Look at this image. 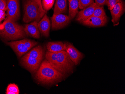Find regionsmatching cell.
I'll use <instances>...</instances> for the list:
<instances>
[{
	"instance_id": "cell-22",
	"label": "cell",
	"mask_w": 125,
	"mask_h": 94,
	"mask_svg": "<svg viewBox=\"0 0 125 94\" xmlns=\"http://www.w3.org/2000/svg\"><path fill=\"white\" fill-rule=\"evenodd\" d=\"M22 41H23L25 45L27 47L28 49H29V50L32 48L33 47L37 45L38 44V43L37 42L34 41L29 40V39H25L22 40Z\"/></svg>"
},
{
	"instance_id": "cell-5",
	"label": "cell",
	"mask_w": 125,
	"mask_h": 94,
	"mask_svg": "<svg viewBox=\"0 0 125 94\" xmlns=\"http://www.w3.org/2000/svg\"><path fill=\"white\" fill-rule=\"evenodd\" d=\"M6 18L17 21L20 16L19 0H6Z\"/></svg>"
},
{
	"instance_id": "cell-13",
	"label": "cell",
	"mask_w": 125,
	"mask_h": 94,
	"mask_svg": "<svg viewBox=\"0 0 125 94\" xmlns=\"http://www.w3.org/2000/svg\"><path fill=\"white\" fill-rule=\"evenodd\" d=\"M38 26L41 35L45 37H49L51 27L50 21L46 14L38 22Z\"/></svg>"
},
{
	"instance_id": "cell-17",
	"label": "cell",
	"mask_w": 125,
	"mask_h": 94,
	"mask_svg": "<svg viewBox=\"0 0 125 94\" xmlns=\"http://www.w3.org/2000/svg\"><path fill=\"white\" fill-rule=\"evenodd\" d=\"M69 2V17L71 20L73 19L77 15L79 8V0H71Z\"/></svg>"
},
{
	"instance_id": "cell-15",
	"label": "cell",
	"mask_w": 125,
	"mask_h": 94,
	"mask_svg": "<svg viewBox=\"0 0 125 94\" xmlns=\"http://www.w3.org/2000/svg\"><path fill=\"white\" fill-rule=\"evenodd\" d=\"M48 51L52 52H59L66 50V43L60 41L49 42L47 45Z\"/></svg>"
},
{
	"instance_id": "cell-9",
	"label": "cell",
	"mask_w": 125,
	"mask_h": 94,
	"mask_svg": "<svg viewBox=\"0 0 125 94\" xmlns=\"http://www.w3.org/2000/svg\"><path fill=\"white\" fill-rule=\"evenodd\" d=\"M110 11L112 23L114 25H118L121 16L125 12V5L123 0L116 3Z\"/></svg>"
},
{
	"instance_id": "cell-14",
	"label": "cell",
	"mask_w": 125,
	"mask_h": 94,
	"mask_svg": "<svg viewBox=\"0 0 125 94\" xmlns=\"http://www.w3.org/2000/svg\"><path fill=\"white\" fill-rule=\"evenodd\" d=\"M24 31L27 35L35 38H40V32L39 29L38 22L33 21L29 24H26L24 27Z\"/></svg>"
},
{
	"instance_id": "cell-3",
	"label": "cell",
	"mask_w": 125,
	"mask_h": 94,
	"mask_svg": "<svg viewBox=\"0 0 125 94\" xmlns=\"http://www.w3.org/2000/svg\"><path fill=\"white\" fill-rule=\"evenodd\" d=\"M27 35L24 27L12 20L5 19L0 24V36L7 41L15 40L23 38Z\"/></svg>"
},
{
	"instance_id": "cell-10",
	"label": "cell",
	"mask_w": 125,
	"mask_h": 94,
	"mask_svg": "<svg viewBox=\"0 0 125 94\" xmlns=\"http://www.w3.org/2000/svg\"><path fill=\"white\" fill-rule=\"evenodd\" d=\"M99 5L95 3H94L90 6L83 9L77 14L76 20L81 23L87 19L93 14L95 8L99 7Z\"/></svg>"
},
{
	"instance_id": "cell-12",
	"label": "cell",
	"mask_w": 125,
	"mask_h": 94,
	"mask_svg": "<svg viewBox=\"0 0 125 94\" xmlns=\"http://www.w3.org/2000/svg\"><path fill=\"white\" fill-rule=\"evenodd\" d=\"M108 22L107 16L104 17H99L91 16L83 21L81 24L85 26L92 27H100L105 26Z\"/></svg>"
},
{
	"instance_id": "cell-19",
	"label": "cell",
	"mask_w": 125,
	"mask_h": 94,
	"mask_svg": "<svg viewBox=\"0 0 125 94\" xmlns=\"http://www.w3.org/2000/svg\"><path fill=\"white\" fill-rule=\"evenodd\" d=\"M92 16L96 17H107L105 10L103 6H99L95 8Z\"/></svg>"
},
{
	"instance_id": "cell-25",
	"label": "cell",
	"mask_w": 125,
	"mask_h": 94,
	"mask_svg": "<svg viewBox=\"0 0 125 94\" xmlns=\"http://www.w3.org/2000/svg\"><path fill=\"white\" fill-rule=\"evenodd\" d=\"M6 17L5 11L2 10H0V24L2 23V22L3 21Z\"/></svg>"
},
{
	"instance_id": "cell-27",
	"label": "cell",
	"mask_w": 125,
	"mask_h": 94,
	"mask_svg": "<svg viewBox=\"0 0 125 94\" xmlns=\"http://www.w3.org/2000/svg\"><path fill=\"white\" fill-rule=\"evenodd\" d=\"M0 10L6 11V0H0Z\"/></svg>"
},
{
	"instance_id": "cell-18",
	"label": "cell",
	"mask_w": 125,
	"mask_h": 94,
	"mask_svg": "<svg viewBox=\"0 0 125 94\" xmlns=\"http://www.w3.org/2000/svg\"><path fill=\"white\" fill-rule=\"evenodd\" d=\"M44 51L41 46H38L29 52L26 55L28 56L33 57L39 59H43Z\"/></svg>"
},
{
	"instance_id": "cell-21",
	"label": "cell",
	"mask_w": 125,
	"mask_h": 94,
	"mask_svg": "<svg viewBox=\"0 0 125 94\" xmlns=\"http://www.w3.org/2000/svg\"><path fill=\"white\" fill-rule=\"evenodd\" d=\"M94 3V0H79V8L83 10Z\"/></svg>"
},
{
	"instance_id": "cell-26",
	"label": "cell",
	"mask_w": 125,
	"mask_h": 94,
	"mask_svg": "<svg viewBox=\"0 0 125 94\" xmlns=\"http://www.w3.org/2000/svg\"><path fill=\"white\" fill-rule=\"evenodd\" d=\"M95 3L99 6H103L107 5V0H95Z\"/></svg>"
},
{
	"instance_id": "cell-8",
	"label": "cell",
	"mask_w": 125,
	"mask_h": 94,
	"mask_svg": "<svg viewBox=\"0 0 125 94\" xmlns=\"http://www.w3.org/2000/svg\"><path fill=\"white\" fill-rule=\"evenodd\" d=\"M65 43V50L68 54L70 59L75 65H78L80 62L81 60L83 58V54L79 52L71 43Z\"/></svg>"
},
{
	"instance_id": "cell-28",
	"label": "cell",
	"mask_w": 125,
	"mask_h": 94,
	"mask_svg": "<svg viewBox=\"0 0 125 94\" xmlns=\"http://www.w3.org/2000/svg\"><path fill=\"white\" fill-rule=\"evenodd\" d=\"M68 1H69H69H71V0H68Z\"/></svg>"
},
{
	"instance_id": "cell-20",
	"label": "cell",
	"mask_w": 125,
	"mask_h": 94,
	"mask_svg": "<svg viewBox=\"0 0 125 94\" xmlns=\"http://www.w3.org/2000/svg\"><path fill=\"white\" fill-rule=\"evenodd\" d=\"M55 0H42V5L44 10L46 12L48 11L53 7Z\"/></svg>"
},
{
	"instance_id": "cell-24",
	"label": "cell",
	"mask_w": 125,
	"mask_h": 94,
	"mask_svg": "<svg viewBox=\"0 0 125 94\" xmlns=\"http://www.w3.org/2000/svg\"><path fill=\"white\" fill-rule=\"evenodd\" d=\"M122 0H107V6L109 10H111L115 4Z\"/></svg>"
},
{
	"instance_id": "cell-7",
	"label": "cell",
	"mask_w": 125,
	"mask_h": 94,
	"mask_svg": "<svg viewBox=\"0 0 125 94\" xmlns=\"http://www.w3.org/2000/svg\"><path fill=\"white\" fill-rule=\"evenodd\" d=\"M71 20L69 17L66 15L53 14L51 18L52 30H59L63 28L69 24Z\"/></svg>"
},
{
	"instance_id": "cell-4",
	"label": "cell",
	"mask_w": 125,
	"mask_h": 94,
	"mask_svg": "<svg viewBox=\"0 0 125 94\" xmlns=\"http://www.w3.org/2000/svg\"><path fill=\"white\" fill-rule=\"evenodd\" d=\"M24 14L23 21L26 23L39 21L46 14L41 0H23Z\"/></svg>"
},
{
	"instance_id": "cell-2",
	"label": "cell",
	"mask_w": 125,
	"mask_h": 94,
	"mask_svg": "<svg viewBox=\"0 0 125 94\" xmlns=\"http://www.w3.org/2000/svg\"><path fill=\"white\" fill-rule=\"evenodd\" d=\"M65 77V75L55 69L46 59L41 63L36 74L37 81L45 84H55Z\"/></svg>"
},
{
	"instance_id": "cell-1",
	"label": "cell",
	"mask_w": 125,
	"mask_h": 94,
	"mask_svg": "<svg viewBox=\"0 0 125 94\" xmlns=\"http://www.w3.org/2000/svg\"><path fill=\"white\" fill-rule=\"evenodd\" d=\"M45 57L54 68L65 75L72 73L74 68L75 64L71 60L66 50L59 52L47 51Z\"/></svg>"
},
{
	"instance_id": "cell-23",
	"label": "cell",
	"mask_w": 125,
	"mask_h": 94,
	"mask_svg": "<svg viewBox=\"0 0 125 94\" xmlns=\"http://www.w3.org/2000/svg\"><path fill=\"white\" fill-rule=\"evenodd\" d=\"M7 91H11L14 93L15 94H19V90L18 86L15 84H10L8 86Z\"/></svg>"
},
{
	"instance_id": "cell-11",
	"label": "cell",
	"mask_w": 125,
	"mask_h": 94,
	"mask_svg": "<svg viewBox=\"0 0 125 94\" xmlns=\"http://www.w3.org/2000/svg\"><path fill=\"white\" fill-rule=\"evenodd\" d=\"M6 43L13 49L19 57L22 56L29 50L25 45L22 40L7 42Z\"/></svg>"
},
{
	"instance_id": "cell-6",
	"label": "cell",
	"mask_w": 125,
	"mask_h": 94,
	"mask_svg": "<svg viewBox=\"0 0 125 94\" xmlns=\"http://www.w3.org/2000/svg\"><path fill=\"white\" fill-rule=\"evenodd\" d=\"M42 59L33 57L28 56L25 55L21 59V64L31 73H35L39 68Z\"/></svg>"
},
{
	"instance_id": "cell-16",
	"label": "cell",
	"mask_w": 125,
	"mask_h": 94,
	"mask_svg": "<svg viewBox=\"0 0 125 94\" xmlns=\"http://www.w3.org/2000/svg\"><path fill=\"white\" fill-rule=\"evenodd\" d=\"M67 10V0H56L54 10V15L66 14Z\"/></svg>"
}]
</instances>
